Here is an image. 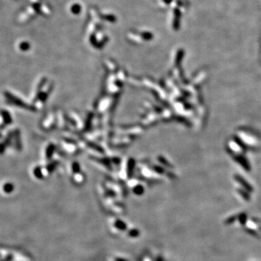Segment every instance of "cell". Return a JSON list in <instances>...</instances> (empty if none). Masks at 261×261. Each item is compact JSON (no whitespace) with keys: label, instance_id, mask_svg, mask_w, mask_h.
I'll use <instances>...</instances> for the list:
<instances>
[{"label":"cell","instance_id":"obj_1","mask_svg":"<svg viewBox=\"0 0 261 261\" xmlns=\"http://www.w3.org/2000/svg\"><path fill=\"white\" fill-rule=\"evenodd\" d=\"M110 226L112 230L115 232V233L121 234L127 231V223L123 220L118 219V218L112 220V221L110 223Z\"/></svg>","mask_w":261,"mask_h":261},{"label":"cell","instance_id":"obj_2","mask_svg":"<svg viewBox=\"0 0 261 261\" xmlns=\"http://www.w3.org/2000/svg\"><path fill=\"white\" fill-rule=\"evenodd\" d=\"M237 181H239V182L240 183V184L242 185V186H244V187L246 189L247 191H250V192L253 191V188L251 187V186H250V185L248 184V183H247L244 179H242L240 177H237Z\"/></svg>","mask_w":261,"mask_h":261},{"label":"cell","instance_id":"obj_3","mask_svg":"<svg viewBox=\"0 0 261 261\" xmlns=\"http://www.w3.org/2000/svg\"><path fill=\"white\" fill-rule=\"evenodd\" d=\"M238 217V219H239V223H241V224L244 225L245 223H246L247 221V215L245 214V213H241L240 215H239Z\"/></svg>","mask_w":261,"mask_h":261},{"label":"cell","instance_id":"obj_4","mask_svg":"<svg viewBox=\"0 0 261 261\" xmlns=\"http://www.w3.org/2000/svg\"><path fill=\"white\" fill-rule=\"evenodd\" d=\"M237 218H238L237 216H230L229 218H227L226 220L225 223L226 224H232V223H234V221H235L236 220H237Z\"/></svg>","mask_w":261,"mask_h":261},{"label":"cell","instance_id":"obj_5","mask_svg":"<svg viewBox=\"0 0 261 261\" xmlns=\"http://www.w3.org/2000/svg\"><path fill=\"white\" fill-rule=\"evenodd\" d=\"M239 193L240 194V195H241V197H242L245 200H250V195H248V194L246 192L242 191V190H241V189H239Z\"/></svg>","mask_w":261,"mask_h":261},{"label":"cell","instance_id":"obj_6","mask_svg":"<svg viewBox=\"0 0 261 261\" xmlns=\"http://www.w3.org/2000/svg\"><path fill=\"white\" fill-rule=\"evenodd\" d=\"M71 10L74 14H78L81 11V7L78 5H74L72 7Z\"/></svg>","mask_w":261,"mask_h":261},{"label":"cell","instance_id":"obj_7","mask_svg":"<svg viewBox=\"0 0 261 261\" xmlns=\"http://www.w3.org/2000/svg\"><path fill=\"white\" fill-rule=\"evenodd\" d=\"M12 190V186L11 185H7V186L5 187V192H11Z\"/></svg>","mask_w":261,"mask_h":261},{"label":"cell","instance_id":"obj_8","mask_svg":"<svg viewBox=\"0 0 261 261\" xmlns=\"http://www.w3.org/2000/svg\"><path fill=\"white\" fill-rule=\"evenodd\" d=\"M112 261H128L126 259H124L123 257H114Z\"/></svg>","mask_w":261,"mask_h":261},{"label":"cell","instance_id":"obj_9","mask_svg":"<svg viewBox=\"0 0 261 261\" xmlns=\"http://www.w3.org/2000/svg\"><path fill=\"white\" fill-rule=\"evenodd\" d=\"M165 3H170L171 2V0H163Z\"/></svg>","mask_w":261,"mask_h":261}]
</instances>
